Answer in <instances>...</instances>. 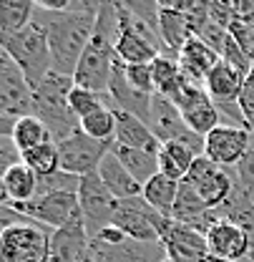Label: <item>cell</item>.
Wrapping results in <instances>:
<instances>
[{
    "mask_svg": "<svg viewBox=\"0 0 254 262\" xmlns=\"http://www.w3.org/2000/svg\"><path fill=\"white\" fill-rule=\"evenodd\" d=\"M166 250L161 242H136L126 239L121 245H108L91 239V262H164Z\"/></svg>",
    "mask_w": 254,
    "mask_h": 262,
    "instance_id": "e0dca14e",
    "label": "cell"
},
{
    "mask_svg": "<svg viewBox=\"0 0 254 262\" xmlns=\"http://www.w3.org/2000/svg\"><path fill=\"white\" fill-rule=\"evenodd\" d=\"M53 229L38 222H23L0 229L3 262H48V239Z\"/></svg>",
    "mask_w": 254,
    "mask_h": 262,
    "instance_id": "5b68a950",
    "label": "cell"
},
{
    "mask_svg": "<svg viewBox=\"0 0 254 262\" xmlns=\"http://www.w3.org/2000/svg\"><path fill=\"white\" fill-rule=\"evenodd\" d=\"M20 214L31 217L33 222L43 225L48 229H61L68 227L81 217V204H78V194L73 192H48V194L35 196L33 202L26 204H13Z\"/></svg>",
    "mask_w": 254,
    "mask_h": 262,
    "instance_id": "ba28073f",
    "label": "cell"
},
{
    "mask_svg": "<svg viewBox=\"0 0 254 262\" xmlns=\"http://www.w3.org/2000/svg\"><path fill=\"white\" fill-rule=\"evenodd\" d=\"M179 66L187 76V81L194 83V86H204V81L209 78V73L217 68V63L222 61L219 53L214 48H209L201 38H189L187 46L179 51Z\"/></svg>",
    "mask_w": 254,
    "mask_h": 262,
    "instance_id": "44dd1931",
    "label": "cell"
},
{
    "mask_svg": "<svg viewBox=\"0 0 254 262\" xmlns=\"http://www.w3.org/2000/svg\"><path fill=\"white\" fill-rule=\"evenodd\" d=\"M237 106H239V111H242L249 131H254V68H252V73L244 78V86H242V94H239Z\"/></svg>",
    "mask_w": 254,
    "mask_h": 262,
    "instance_id": "74e56055",
    "label": "cell"
},
{
    "mask_svg": "<svg viewBox=\"0 0 254 262\" xmlns=\"http://www.w3.org/2000/svg\"><path fill=\"white\" fill-rule=\"evenodd\" d=\"M35 15L33 0H0V40L23 31Z\"/></svg>",
    "mask_w": 254,
    "mask_h": 262,
    "instance_id": "f546056e",
    "label": "cell"
},
{
    "mask_svg": "<svg viewBox=\"0 0 254 262\" xmlns=\"http://www.w3.org/2000/svg\"><path fill=\"white\" fill-rule=\"evenodd\" d=\"M23 162L28 164L38 177H51V174L61 171L58 144H56V141H48V144H43V146H35V149L23 154Z\"/></svg>",
    "mask_w": 254,
    "mask_h": 262,
    "instance_id": "d6a6232c",
    "label": "cell"
},
{
    "mask_svg": "<svg viewBox=\"0 0 254 262\" xmlns=\"http://www.w3.org/2000/svg\"><path fill=\"white\" fill-rule=\"evenodd\" d=\"M111 144L96 141L91 136H86L83 131H76L73 136L63 139L58 144V154H61V169L73 174V177H88L98 171V164L103 162V157L108 154Z\"/></svg>",
    "mask_w": 254,
    "mask_h": 262,
    "instance_id": "7c38bea8",
    "label": "cell"
},
{
    "mask_svg": "<svg viewBox=\"0 0 254 262\" xmlns=\"http://www.w3.org/2000/svg\"><path fill=\"white\" fill-rule=\"evenodd\" d=\"M151 131L156 134L161 144L166 141H181L187 144L196 157H204V136L194 134V131L187 126L179 106L174 101L164 96H154L151 98V114H149V121H146Z\"/></svg>",
    "mask_w": 254,
    "mask_h": 262,
    "instance_id": "9c48e42d",
    "label": "cell"
},
{
    "mask_svg": "<svg viewBox=\"0 0 254 262\" xmlns=\"http://www.w3.org/2000/svg\"><path fill=\"white\" fill-rule=\"evenodd\" d=\"M124 73H126L128 83L141 91V94H149V96H156V86H154V71L151 63H124Z\"/></svg>",
    "mask_w": 254,
    "mask_h": 262,
    "instance_id": "d590c367",
    "label": "cell"
},
{
    "mask_svg": "<svg viewBox=\"0 0 254 262\" xmlns=\"http://www.w3.org/2000/svg\"><path fill=\"white\" fill-rule=\"evenodd\" d=\"M164 262H169V260H164Z\"/></svg>",
    "mask_w": 254,
    "mask_h": 262,
    "instance_id": "ab89813d",
    "label": "cell"
},
{
    "mask_svg": "<svg viewBox=\"0 0 254 262\" xmlns=\"http://www.w3.org/2000/svg\"><path fill=\"white\" fill-rule=\"evenodd\" d=\"M78 189H81V177H73V174L61 169L51 177H40L38 196L48 194V192H73V194H78Z\"/></svg>",
    "mask_w": 254,
    "mask_h": 262,
    "instance_id": "e575fe53",
    "label": "cell"
},
{
    "mask_svg": "<svg viewBox=\"0 0 254 262\" xmlns=\"http://www.w3.org/2000/svg\"><path fill=\"white\" fill-rule=\"evenodd\" d=\"M81 131L86 136L96 139V141L113 144V139H116V108L103 103L101 108H96L94 114L81 119Z\"/></svg>",
    "mask_w": 254,
    "mask_h": 262,
    "instance_id": "4dcf8cb0",
    "label": "cell"
},
{
    "mask_svg": "<svg viewBox=\"0 0 254 262\" xmlns=\"http://www.w3.org/2000/svg\"><path fill=\"white\" fill-rule=\"evenodd\" d=\"M179 184H181V182L169 179L166 174L159 171L151 182L144 184L141 196L146 199V204H149L154 212H159L161 217L174 220V207H176V196H179Z\"/></svg>",
    "mask_w": 254,
    "mask_h": 262,
    "instance_id": "4316f807",
    "label": "cell"
},
{
    "mask_svg": "<svg viewBox=\"0 0 254 262\" xmlns=\"http://www.w3.org/2000/svg\"><path fill=\"white\" fill-rule=\"evenodd\" d=\"M108 96H111V101H113V108H116V111H126V114L138 116L141 121H149V114H151V98L154 96L141 94V91H136V89L128 83L121 61H116V66H113L111 83H108Z\"/></svg>",
    "mask_w": 254,
    "mask_h": 262,
    "instance_id": "ffe728a7",
    "label": "cell"
},
{
    "mask_svg": "<svg viewBox=\"0 0 254 262\" xmlns=\"http://www.w3.org/2000/svg\"><path fill=\"white\" fill-rule=\"evenodd\" d=\"M206 245L214 262H244L252 252L249 234L229 220H217L206 232Z\"/></svg>",
    "mask_w": 254,
    "mask_h": 262,
    "instance_id": "2e32d148",
    "label": "cell"
},
{
    "mask_svg": "<svg viewBox=\"0 0 254 262\" xmlns=\"http://www.w3.org/2000/svg\"><path fill=\"white\" fill-rule=\"evenodd\" d=\"M113 144L151 151V154H159L161 149V141L151 131V126L146 121H141L138 116L126 114V111H116V139H113Z\"/></svg>",
    "mask_w": 254,
    "mask_h": 262,
    "instance_id": "603a6c76",
    "label": "cell"
},
{
    "mask_svg": "<svg viewBox=\"0 0 254 262\" xmlns=\"http://www.w3.org/2000/svg\"><path fill=\"white\" fill-rule=\"evenodd\" d=\"M196 194L201 196V202L217 212L229 202V196L234 194L237 187V174H232L229 169H222L214 162H209L206 157H196V162L191 166L189 177L184 179Z\"/></svg>",
    "mask_w": 254,
    "mask_h": 262,
    "instance_id": "52a82bcc",
    "label": "cell"
},
{
    "mask_svg": "<svg viewBox=\"0 0 254 262\" xmlns=\"http://www.w3.org/2000/svg\"><path fill=\"white\" fill-rule=\"evenodd\" d=\"M196 162V154L181 141H166L159 149V171L169 179L184 182L189 177L191 166Z\"/></svg>",
    "mask_w": 254,
    "mask_h": 262,
    "instance_id": "83f0119b",
    "label": "cell"
},
{
    "mask_svg": "<svg viewBox=\"0 0 254 262\" xmlns=\"http://www.w3.org/2000/svg\"><path fill=\"white\" fill-rule=\"evenodd\" d=\"M0 159H3V171H8L10 166L23 162V154L10 136H0Z\"/></svg>",
    "mask_w": 254,
    "mask_h": 262,
    "instance_id": "f35d334b",
    "label": "cell"
},
{
    "mask_svg": "<svg viewBox=\"0 0 254 262\" xmlns=\"http://www.w3.org/2000/svg\"><path fill=\"white\" fill-rule=\"evenodd\" d=\"M3 204L13 207V204H26L38 196V187H40V177L33 171L26 162L10 166L8 171H3Z\"/></svg>",
    "mask_w": 254,
    "mask_h": 262,
    "instance_id": "7402d4cb",
    "label": "cell"
},
{
    "mask_svg": "<svg viewBox=\"0 0 254 262\" xmlns=\"http://www.w3.org/2000/svg\"><path fill=\"white\" fill-rule=\"evenodd\" d=\"M116 38L111 33L96 28L88 48L83 51L78 68L73 73V83L78 89L94 91V94H108L111 73L116 66Z\"/></svg>",
    "mask_w": 254,
    "mask_h": 262,
    "instance_id": "277c9868",
    "label": "cell"
},
{
    "mask_svg": "<svg viewBox=\"0 0 254 262\" xmlns=\"http://www.w3.org/2000/svg\"><path fill=\"white\" fill-rule=\"evenodd\" d=\"M98 179L106 184V189L116 196L119 202L121 199H133V196H141L144 187L128 174V169L119 162V157L108 149V154L103 157V162L98 164Z\"/></svg>",
    "mask_w": 254,
    "mask_h": 262,
    "instance_id": "d4e9b609",
    "label": "cell"
},
{
    "mask_svg": "<svg viewBox=\"0 0 254 262\" xmlns=\"http://www.w3.org/2000/svg\"><path fill=\"white\" fill-rule=\"evenodd\" d=\"M111 151L119 157V162L128 169V174L144 187L159 174V154L141 151V149H128L121 144H111Z\"/></svg>",
    "mask_w": 254,
    "mask_h": 262,
    "instance_id": "f1b7e54d",
    "label": "cell"
},
{
    "mask_svg": "<svg viewBox=\"0 0 254 262\" xmlns=\"http://www.w3.org/2000/svg\"><path fill=\"white\" fill-rule=\"evenodd\" d=\"M98 10H101V3H76V0H71L65 13H45L35 8V15L45 26L56 73H63V76L76 73L78 61L96 33Z\"/></svg>",
    "mask_w": 254,
    "mask_h": 262,
    "instance_id": "6da1fadb",
    "label": "cell"
},
{
    "mask_svg": "<svg viewBox=\"0 0 254 262\" xmlns=\"http://www.w3.org/2000/svg\"><path fill=\"white\" fill-rule=\"evenodd\" d=\"M73 89V76H63L56 71H51L40 83L33 86V116H38L48 126L56 144L81 131L78 116L68 106V96Z\"/></svg>",
    "mask_w": 254,
    "mask_h": 262,
    "instance_id": "7a4b0ae2",
    "label": "cell"
},
{
    "mask_svg": "<svg viewBox=\"0 0 254 262\" xmlns=\"http://www.w3.org/2000/svg\"><path fill=\"white\" fill-rule=\"evenodd\" d=\"M174 103L179 106V111H181L187 126H189L194 134L204 136V139H206V134H212L219 124H224L219 106L209 98V94L204 91V86L187 83L184 91L179 94V98H176Z\"/></svg>",
    "mask_w": 254,
    "mask_h": 262,
    "instance_id": "5bb4252c",
    "label": "cell"
},
{
    "mask_svg": "<svg viewBox=\"0 0 254 262\" xmlns=\"http://www.w3.org/2000/svg\"><path fill=\"white\" fill-rule=\"evenodd\" d=\"M0 116H33V86L5 51H0Z\"/></svg>",
    "mask_w": 254,
    "mask_h": 262,
    "instance_id": "8fae6325",
    "label": "cell"
},
{
    "mask_svg": "<svg viewBox=\"0 0 254 262\" xmlns=\"http://www.w3.org/2000/svg\"><path fill=\"white\" fill-rule=\"evenodd\" d=\"M161 245L166 250L169 262H214L206 245V234L174 220L164 229Z\"/></svg>",
    "mask_w": 254,
    "mask_h": 262,
    "instance_id": "9a60e30c",
    "label": "cell"
},
{
    "mask_svg": "<svg viewBox=\"0 0 254 262\" xmlns=\"http://www.w3.org/2000/svg\"><path fill=\"white\" fill-rule=\"evenodd\" d=\"M171 220L161 217L159 212H154L144 196H133V199H121L113 214V227H119L128 239L136 242H161L164 229Z\"/></svg>",
    "mask_w": 254,
    "mask_h": 262,
    "instance_id": "8992f818",
    "label": "cell"
},
{
    "mask_svg": "<svg viewBox=\"0 0 254 262\" xmlns=\"http://www.w3.org/2000/svg\"><path fill=\"white\" fill-rule=\"evenodd\" d=\"M244 78L237 68H232L229 63L219 61L217 68L209 73V78L204 81V91L209 94V98L224 108V106H234L239 101V94H242V86H244Z\"/></svg>",
    "mask_w": 254,
    "mask_h": 262,
    "instance_id": "cb8c5ba5",
    "label": "cell"
},
{
    "mask_svg": "<svg viewBox=\"0 0 254 262\" xmlns=\"http://www.w3.org/2000/svg\"><path fill=\"white\" fill-rule=\"evenodd\" d=\"M0 51H5L15 63L20 66V71L28 76L31 86L40 83L53 71V58H51L45 26L40 23L38 15H33V20L23 31L3 38L0 40Z\"/></svg>",
    "mask_w": 254,
    "mask_h": 262,
    "instance_id": "3957f363",
    "label": "cell"
},
{
    "mask_svg": "<svg viewBox=\"0 0 254 262\" xmlns=\"http://www.w3.org/2000/svg\"><path fill=\"white\" fill-rule=\"evenodd\" d=\"M234 174H237V184H239L242 189H247V192L254 196V131H252V141H249V149H247L244 159L237 164Z\"/></svg>",
    "mask_w": 254,
    "mask_h": 262,
    "instance_id": "8d00e7d4",
    "label": "cell"
},
{
    "mask_svg": "<svg viewBox=\"0 0 254 262\" xmlns=\"http://www.w3.org/2000/svg\"><path fill=\"white\" fill-rule=\"evenodd\" d=\"M106 96L108 94H94V91H86V89H78L76 86L71 91V96H68V106H71V111L81 121L83 116H88V114H94L96 108H101L106 103Z\"/></svg>",
    "mask_w": 254,
    "mask_h": 262,
    "instance_id": "836d02e7",
    "label": "cell"
},
{
    "mask_svg": "<svg viewBox=\"0 0 254 262\" xmlns=\"http://www.w3.org/2000/svg\"><path fill=\"white\" fill-rule=\"evenodd\" d=\"M159 33L164 43V53L179 56V51L194 38L191 18L179 8V3H159Z\"/></svg>",
    "mask_w": 254,
    "mask_h": 262,
    "instance_id": "d6986e66",
    "label": "cell"
},
{
    "mask_svg": "<svg viewBox=\"0 0 254 262\" xmlns=\"http://www.w3.org/2000/svg\"><path fill=\"white\" fill-rule=\"evenodd\" d=\"M151 71H154V86H156V96H164L169 101H176L179 94L184 91V86L189 83L179 58L171 53H161L151 61Z\"/></svg>",
    "mask_w": 254,
    "mask_h": 262,
    "instance_id": "484cf974",
    "label": "cell"
},
{
    "mask_svg": "<svg viewBox=\"0 0 254 262\" xmlns=\"http://www.w3.org/2000/svg\"><path fill=\"white\" fill-rule=\"evenodd\" d=\"M88 262H91V260H88Z\"/></svg>",
    "mask_w": 254,
    "mask_h": 262,
    "instance_id": "60d3db41",
    "label": "cell"
},
{
    "mask_svg": "<svg viewBox=\"0 0 254 262\" xmlns=\"http://www.w3.org/2000/svg\"><path fill=\"white\" fill-rule=\"evenodd\" d=\"M252 141V131L237 124H219L204 139V157L222 169H237Z\"/></svg>",
    "mask_w": 254,
    "mask_h": 262,
    "instance_id": "4fadbf2b",
    "label": "cell"
},
{
    "mask_svg": "<svg viewBox=\"0 0 254 262\" xmlns=\"http://www.w3.org/2000/svg\"><path fill=\"white\" fill-rule=\"evenodd\" d=\"M78 204H81V217L88 237H98L106 227H111L119 199L106 189V184L98 179V174H88L81 179V189H78Z\"/></svg>",
    "mask_w": 254,
    "mask_h": 262,
    "instance_id": "30bf717a",
    "label": "cell"
},
{
    "mask_svg": "<svg viewBox=\"0 0 254 262\" xmlns=\"http://www.w3.org/2000/svg\"><path fill=\"white\" fill-rule=\"evenodd\" d=\"M91 260V237L83 220L53 229L48 239V262H88Z\"/></svg>",
    "mask_w": 254,
    "mask_h": 262,
    "instance_id": "ac0fdd59",
    "label": "cell"
},
{
    "mask_svg": "<svg viewBox=\"0 0 254 262\" xmlns=\"http://www.w3.org/2000/svg\"><path fill=\"white\" fill-rule=\"evenodd\" d=\"M10 139L15 141V146L20 149V154H26V151H31L35 146H43V144L53 141L48 126L38 116H23V119H18L15 131H13Z\"/></svg>",
    "mask_w": 254,
    "mask_h": 262,
    "instance_id": "1f68e13d",
    "label": "cell"
}]
</instances>
